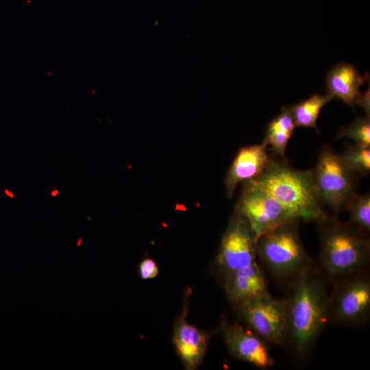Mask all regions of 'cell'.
Segmentation results:
<instances>
[{
  "instance_id": "cell-1",
  "label": "cell",
  "mask_w": 370,
  "mask_h": 370,
  "mask_svg": "<svg viewBox=\"0 0 370 370\" xmlns=\"http://www.w3.org/2000/svg\"><path fill=\"white\" fill-rule=\"evenodd\" d=\"M328 283L314 262L285 287L287 332L283 347L295 365L308 361L330 322Z\"/></svg>"
},
{
  "instance_id": "cell-2",
  "label": "cell",
  "mask_w": 370,
  "mask_h": 370,
  "mask_svg": "<svg viewBox=\"0 0 370 370\" xmlns=\"http://www.w3.org/2000/svg\"><path fill=\"white\" fill-rule=\"evenodd\" d=\"M249 180L269 193L301 221L317 223L328 216L317 195L312 169H294L284 158L271 153L262 172Z\"/></svg>"
},
{
  "instance_id": "cell-3",
  "label": "cell",
  "mask_w": 370,
  "mask_h": 370,
  "mask_svg": "<svg viewBox=\"0 0 370 370\" xmlns=\"http://www.w3.org/2000/svg\"><path fill=\"white\" fill-rule=\"evenodd\" d=\"M317 223L320 250L316 262L328 283L369 268V233L336 216L328 215Z\"/></svg>"
},
{
  "instance_id": "cell-4",
  "label": "cell",
  "mask_w": 370,
  "mask_h": 370,
  "mask_svg": "<svg viewBox=\"0 0 370 370\" xmlns=\"http://www.w3.org/2000/svg\"><path fill=\"white\" fill-rule=\"evenodd\" d=\"M299 220L280 225L257 238V258L280 286L286 287L299 273L314 263L299 234Z\"/></svg>"
},
{
  "instance_id": "cell-5",
  "label": "cell",
  "mask_w": 370,
  "mask_h": 370,
  "mask_svg": "<svg viewBox=\"0 0 370 370\" xmlns=\"http://www.w3.org/2000/svg\"><path fill=\"white\" fill-rule=\"evenodd\" d=\"M332 285L330 322L356 330L367 326L370 319L369 268L342 277Z\"/></svg>"
},
{
  "instance_id": "cell-6",
  "label": "cell",
  "mask_w": 370,
  "mask_h": 370,
  "mask_svg": "<svg viewBox=\"0 0 370 370\" xmlns=\"http://www.w3.org/2000/svg\"><path fill=\"white\" fill-rule=\"evenodd\" d=\"M312 171L315 190L322 205L328 206L335 214L345 210L356 193L357 174L326 145L320 149L317 163Z\"/></svg>"
},
{
  "instance_id": "cell-7",
  "label": "cell",
  "mask_w": 370,
  "mask_h": 370,
  "mask_svg": "<svg viewBox=\"0 0 370 370\" xmlns=\"http://www.w3.org/2000/svg\"><path fill=\"white\" fill-rule=\"evenodd\" d=\"M257 238L247 220L234 210L215 258L220 277L257 262Z\"/></svg>"
},
{
  "instance_id": "cell-8",
  "label": "cell",
  "mask_w": 370,
  "mask_h": 370,
  "mask_svg": "<svg viewBox=\"0 0 370 370\" xmlns=\"http://www.w3.org/2000/svg\"><path fill=\"white\" fill-rule=\"evenodd\" d=\"M248 328L270 347H283L287 322L284 298H275L271 294L254 299L235 310Z\"/></svg>"
},
{
  "instance_id": "cell-9",
  "label": "cell",
  "mask_w": 370,
  "mask_h": 370,
  "mask_svg": "<svg viewBox=\"0 0 370 370\" xmlns=\"http://www.w3.org/2000/svg\"><path fill=\"white\" fill-rule=\"evenodd\" d=\"M242 185L234 210L247 220L257 238L284 223L300 221L269 193L250 180L243 182Z\"/></svg>"
},
{
  "instance_id": "cell-10",
  "label": "cell",
  "mask_w": 370,
  "mask_h": 370,
  "mask_svg": "<svg viewBox=\"0 0 370 370\" xmlns=\"http://www.w3.org/2000/svg\"><path fill=\"white\" fill-rule=\"evenodd\" d=\"M219 329L228 352L234 358L260 369H269L275 365L270 346L249 328L223 319Z\"/></svg>"
},
{
  "instance_id": "cell-11",
  "label": "cell",
  "mask_w": 370,
  "mask_h": 370,
  "mask_svg": "<svg viewBox=\"0 0 370 370\" xmlns=\"http://www.w3.org/2000/svg\"><path fill=\"white\" fill-rule=\"evenodd\" d=\"M220 278L226 297L234 310L254 299L271 294L258 262Z\"/></svg>"
},
{
  "instance_id": "cell-12",
  "label": "cell",
  "mask_w": 370,
  "mask_h": 370,
  "mask_svg": "<svg viewBox=\"0 0 370 370\" xmlns=\"http://www.w3.org/2000/svg\"><path fill=\"white\" fill-rule=\"evenodd\" d=\"M188 297L175 321L173 343L186 369H197L205 356L208 335L187 321Z\"/></svg>"
},
{
  "instance_id": "cell-13",
  "label": "cell",
  "mask_w": 370,
  "mask_h": 370,
  "mask_svg": "<svg viewBox=\"0 0 370 370\" xmlns=\"http://www.w3.org/2000/svg\"><path fill=\"white\" fill-rule=\"evenodd\" d=\"M267 144L245 146L234 158L225 178L227 196L231 198L239 183L258 176L265 168L269 158Z\"/></svg>"
},
{
  "instance_id": "cell-14",
  "label": "cell",
  "mask_w": 370,
  "mask_h": 370,
  "mask_svg": "<svg viewBox=\"0 0 370 370\" xmlns=\"http://www.w3.org/2000/svg\"><path fill=\"white\" fill-rule=\"evenodd\" d=\"M367 77L362 76L352 64L341 62L330 69L326 75L327 94L332 99H340L354 108L360 95V86Z\"/></svg>"
},
{
  "instance_id": "cell-15",
  "label": "cell",
  "mask_w": 370,
  "mask_h": 370,
  "mask_svg": "<svg viewBox=\"0 0 370 370\" xmlns=\"http://www.w3.org/2000/svg\"><path fill=\"white\" fill-rule=\"evenodd\" d=\"M296 125L288 106L267 125L263 141L272 153L284 158L285 151Z\"/></svg>"
},
{
  "instance_id": "cell-16",
  "label": "cell",
  "mask_w": 370,
  "mask_h": 370,
  "mask_svg": "<svg viewBox=\"0 0 370 370\" xmlns=\"http://www.w3.org/2000/svg\"><path fill=\"white\" fill-rule=\"evenodd\" d=\"M331 99L327 93L324 95L314 94L306 99L288 106L295 125L313 127L318 132L317 121L320 111Z\"/></svg>"
},
{
  "instance_id": "cell-17",
  "label": "cell",
  "mask_w": 370,
  "mask_h": 370,
  "mask_svg": "<svg viewBox=\"0 0 370 370\" xmlns=\"http://www.w3.org/2000/svg\"><path fill=\"white\" fill-rule=\"evenodd\" d=\"M345 210L349 215V223L369 233L370 231V195L356 193L347 202Z\"/></svg>"
},
{
  "instance_id": "cell-18",
  "label": "cell",
  "mask_w": 370,
  "mask_h": 370,
  "mask_svg": "<svg viewBox=\"0 0 370 370\" xmlns=\"http://www.w3.org/2000/svg\"><path fill=\"white\" fill-rule=\"evenodd\" d=\"M339 156L353 172L362 176L370 173V147L349 145Z\"/></svg>"
},
{
  "instance_id": "cell-19",
  "label": "cell",
  "mask_w": 370,
  "mask_h": 370,
  "mask_svg": "<svg viewBox=\"0 0 370 370\" xmlns=\"http://www.w3.org/2000/svg\"><path fill=\"white\" fill-rule=\"evenodd\" d=\"M341 138H349L356 145L370 147V116L357 117L351 125L341 127L336 139Z\"/></svg>"
},
{
  "instance_id": "cell-20",
  "label": "cell",
  "mask_w": 370,
  "mask_h": 370,
  "mask_svg": "<svg viewBox=\"0 0 370 370\" xmlns=\"http://www.w3.org/2000/svg\"><path fill=\"white\" fill-rule=\"evenodd\" d=\"M139 274L142 279L148 280L156 277L158 267L156 262L151 258H145L139 264Z\"/></svg>"
},
{
  "instance_id": "cell-21",
  "label": "cell",
  "mask_w": 370,
  "mask_h": 370,
  "mask_svg": "<svg viewBox=\"0 0 370 370\" xmlns=\"http://www.w3.org/2000/svg\"><path fill=\"white\" fill-rule=\"evenodd\" d=\"M355 104L360 106L365 110L367 116H370L369 88L365 92L360 93Z\"/></svg>"
}]
</instances>
